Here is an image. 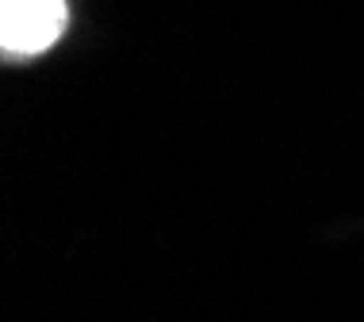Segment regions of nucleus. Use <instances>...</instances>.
<instances>
[{
    "instance_id": "1",
    "label": "nucleus",
    "mask_w": 364,
    "mask_h": 322,
    "mask_svg": "<svg viewBox=\"0 0 364 322\" xmlns=\"http://www.w3.org/2000/svg\"><path fill=\"white\" fill-rule=\"evenodd\" d=\"M65 0H0V46L8 58L43 54L65 31Z\"/></svg>"
}]
</instances>
